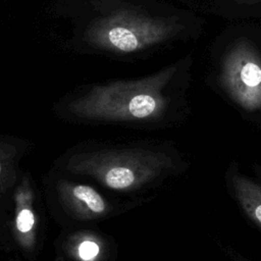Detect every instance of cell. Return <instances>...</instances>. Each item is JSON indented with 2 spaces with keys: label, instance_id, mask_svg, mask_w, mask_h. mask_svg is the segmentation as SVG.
I'll use <instances>...</instances> for the list:
<instances>
[{
  "label": "cell",
  "instance_id": "7",
  "mask_svg": "<svg viewBox=\"0 0 261 261\" xmlns=\"http://www.w3.org/2000/svg\"><path fill=\"white\" fill-rule=\"evenodd\" d=\"M15 228L24 246L33 244L36 228V215L33 208L27 203H21L17 208Z\"/></svg>",
  "mask_w": 261,
  "mask_h": 261
},
{
  "label": "cell",
  "instance_id": "4",
  "mask_svg": "<svg viewBox=\"0 0 261 261\" xmlns=\"http://www.w3.org/2000/svg\"><path fill=\"white\" fill-rule=\"evenodd\" d=\"M107 28L101 34L102 42L123 52H132L162 42L177 34L182 25L165 19H133Z\"/></svg>",
  "mask_w": 261,
  "mask_h": 261
},
{
  "label": "cell",
  "instance_id": "9",
  "mask_svg": "<svg viewBox=\"0 0 261 261\" xmlns=\"http://www.w3.org/2000/svg\"><path fill=\"white\" fill-rule=\"evenodd\" d=\"M6 157V152L3 148H0V179L1 177L4 175V168H5V165H6V162H5V158Z\"/></svg>",
  "mask_w": 261,
  "mask_h": 261
},
{
  "label": "cell",
  "instance_id": "3",
  "mask_svg": "<svg viewBox=\"0 0 261 261\" xmlns=\"http://www.w3.org/2000/svg\"><path fill=\"white\" fill-rule=\"evenodd\" d=\"M220 86L246 112L261 111V55L248 39L238 40L221 62Z\"/></svg>",
  "mask_w": 261,
  "mask_h": 261
},
{
  "label": "cell",
  "instance_id": "6",
  "mask_svg": "<svg viewBox=\"0 0 261 261\" xmlns=\"http://www.w3.org/2000/svg\"><path fill=\"white\" fill-rule=\"evenodd\" d=\"M63 198L79 215L94 218L103 216L108 212L105 199L92 187L87 185H65Z\"/></svg>",
  "mask_w": 261,
  "mask_h": 261
},
{
  "label": "cell",
  "instance_id": "10",
  "mask_svg": "<svg viewBox=\"0 0 261 261\" xmlns=\"http://www.w3.org/2000/svg\"><path fill=\"white\" fill-rule=\"evenodd\" d=\"M253 170H254V173H255V175H256V179L261 182V165L255 166V167L253 168Z\"/></svg>",
  "mask_w": 261,
  "mask_h": 261
},
{
  "label": "cell",
  "instance_id": "2",
  "mask_svg": "<svg viewBox=\"0 0 261 261\" xmlns=\"http://www.w3.org/2000/svg\"><path fill=\"white\" fill-rule=\"evenodd\" d=\"M187 167L185 159L171 148L92 152L74 157L69 165L72 171L92 176L117 192H135Z\"/></svg>",
  "mask_w": 261,
  "mask_h": 261
},
{
  "label": "cell",
  "instance_id": "8",
  "mask_svg": "<svg viewBox=\"0 0 261 261\" xmlns=\"http://www.w3.org/2000/svg\"><path fill=\"white\" fill-rule=\"evenodd\" d=\"M99 253V245L92 240H84L77 247V255L83 261H93Z\"/></svg>",
  "mask_w": 261,
  "mask_h": 261
},
{
  "label": "cell",
  "instance_id": "1",
  "mask_svg": "<svg viewBox=\"0 0 261 261\" xmlns=\"http://www.w3.org/2000/svg\"><path fill=\"white\" fill-rule=\"evenodd\" d=\"M175 71V66H169L143 81L97 88L76 101L72 111L89 119L163 122L171 110V98L165 88Z\"/></svg>",
  "mask_w": 261,
  "mask_h": 261
},
{
  "label": "cell",
  "instance_id": "11",
  "mask_svg": "<svg viewBox=\"0 0 261 261\" xmlns=\"http://www.w3.org/2000/svg\"><path fill=\"white\" fill-rule=\"evenodd\" d=\"M232 260L233 261H251V260H249L248 258H246V257H244V256H242V255H240V254H233L232 255Z\"/></svg>",
  "mask_w": 261,
  "mask_h": 261
},
{
  "label": "cell",
  "instance_id": "12",
  "mask_svg": "<svg viewBox=\"0 0 261 261\" xmlns=\"http://www.w3.org/2000/svg\"><path fill=\"white\" fill-rule=\"evenodd\" d=\"M238 3H242V4H253V3H257V2H261V0H236Z\"/></svg>",
  "mask_w": 261,
  "mask_h": 261
},
{
  "label": "cell",
  "instance_id": "5",
  "mask_svg": "<svg viewBox=\"0 0 261 261\" xmlns=\"http://www.w3.org/2000/svg\"><path fill=\"white\" fill-rule=\"evenodd\" d=\"M225 180L241 210L247 218L261 228V182L243 173L234 162L227 167Z\"/></svg>",
  "mask_w": 261,
  "mask_h": 261
}]
</instances>
